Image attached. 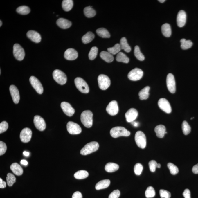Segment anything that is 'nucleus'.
Here are the masks:
<instances>
[{
    "label": "nucleus",
    "instance_id": "obj_7",
    "mask_svg": "<svg viewBox=\"0 0 198 198\" xmlns=\"http://www.w3.org/2000/svg\"><path fill=\"white\" fill-rule=\"evenodd\" d=\"M98 80L99 87L101 90H107L111 85V80L107 75H100L98 78Z\"/></svg>",
    "mask_w": 198,
    "mask_h": 198
},
{
    "label": "nucleus",
    "instance_id": "obj_54",
    "mask_svg": "<svg viewBox=\"0 0 198 198\" xmlns=\"http://www.w3.org/2000/svg\"><path fill=\"white\" fill-rule=\"evenodd\" d=\"M83 196L82 193L79 192H76L72 195V198H82Z\"/></svg>",
    "mask_w": 198,
    "mask_h": 198
},
{
    "label": "nucleus",
    "instance_id": "obj_21",
    "mask_svg": "<svg viewBox=\"0 0 198 198\" xmlns=\"http://www.w3.org/2000/svg\"><path fill=\"white\" fill-rule=\"evenodd\" d=\"M64 56L65 59L68 60H73L78 57V53L74 49L70 48L65 51Z\"/></svg>",
    "mask_w": 198,
    "mask_h": 198
},
{
    "label": "nucleus",
    "instance_id": "obj_18",
    "mask_svg": "<svg viewBox=\"0 0 198 198\" xmlns=\"http://www.w3.org/2000/svg\"><path fill=\"white\" fill-rule=\"evenodd\" d=\"M138 115V112L137 110L135 108H132L128 110L125 113V117L127 122H132L136 119Z\"/></svg>",
    "mask_w": 198,
    "mask_h": 198
},
{
    "label": "nucleus",
    "instance_id": "obj_38",
    "mask_svg": "<svg viewBox=\"0 0 198 198\" xmlns=\"http://www.w3.org/2000/svg\"><path fill=\"white\" fill-rule=\"evenodd\" d=\"M116 60L118 62L128 63L129 62V58L124 53L120 52L117 54Z\"/></svg>",
    "mask_w": 198,
    "mask_h": 198
},
{
    "label": "nucleus",
    "instance_id": "obj_46",
    "mask_svg": "<svg viewBox=\"0 0 198 198\" xmlns=\"http://www.w3.org/2000/svg\"><path fill=\"white\" fill-rule=\"evenodd\" d=\"M169 169L170 170L171 174L172 175H175L179 172V169L175 165L172 163H169L167 164Z\"/></svg>",
    "mask_w": 198,
    "mask_h": 198
},
{
    "label": "nucleus",
    "instance_id": "obj_48",
    "mask_svg": "<svg viewBox=\"0 0 198 198\" xmlns=\"http://www.w3.org/2000/svg\"><path fill=\"white\" fill-rule=\"evenodd\" d=\"M157 162L155 160H152L150 161L149 165L150 171L152 172H154L156 171V168H157Z\"/></svg>",
    "mask_w": 198,
    "mask_h": 198
},
{
    "label": "nucleus",
    "instance_id": "obj_36",
    "mask_svg": "<svg viewBox=\"0 0 198 198\" xmlns=\"http://www.w3.org/2000/svg\"><path fill=\"white\" fill-rule=\"evenodd\" d=\"M89 175L88 172L87 171L82 170L75 173L74 176L77 179H82L87 178Z\"/></svg>",
    "mask_w": 198,
    "mask_h": 198
},
{
    "label": "nucleus",
    "instance_id": "obj_63",
    "mask_svg": "<svg viewBox=\"0 0 198 198\" xmlns=\"http://www.w3.org/2000/svg\"><path fill=\"white\" fill-rule=\"evenodd\" d=\"M1 70H0V73L1 74Z\"/></svg>",
    "mask_w": 198,
    "mask_h": 198
},
{
    "label": "nucleus",
    "instance_id": "obj_27",
    "mask_svg": "<svg viewBox=\"0 0 198 198\" xmlns=\"http://www.w3.org/2000/svg\"><path fill=\"white\" fill-rule=\"evenodd\" d=\"M100 56L102 59L107 62H112L114 60L113 55L108 51H102L100 53Z\"/></svg>",
    "mask_w": 198,
    "mask_h": 198
},
{
    "label": "nucleus",
    "instance_id": "obj_33",
    "mask_svg": "<svg viewBox=\"0 0 198 198\" xmlns=\"http://www.w3.org/2000/svg\"><path fill=\"white\" fill-rule=\"evenodd\" d=\"M62 6L64 10L68 12L73 8V1L72 0H64L62 1Z\"/></svg>",
    "mask_w": 198,
    "mask_h": 198
},
{
    "label": "nucleus",
    "instance_id": "obj_9",
    "mask_svg": "<svg viewBox=\"0 0 198 198\" xmlns=\"http://www.w3.org/2000/svg\"><path fill=\"white\" fill-rule=\"evenodd\" d=\"M143 71L138 68H135L129 72L128 77L132 81H137L140 80L143 77Z\"/></svg>",
    "mask_w": 198,
    "mask_h": 198
},
{
    "label": "nucleus",
    "instance_id": "obj_55",
    "mask_svg": "<svg viewBox=\"0 0 198 198\" xmlns=\"http://www.w3.org/2000/svg\"><path fill=\"white\" fill-rule=\"evenodd\" d=\"M6 183L5 181H3L2 178H0V188H5L6 187Z\"/></svg>",
    "mask_w": 198,
    "mask_h": 198
},
{
    "label": "nucleus",
    "instance_id": "obj_49",
    "mask_svg": "<svg viewBox=\"0 0 198 198\" xmlns=\"http://www.w3.org/2000/svg\"><path fill=\"white\" fill-rule=\"evenodd\" d=\"M160 195L161 198H170L171 197V193L170 192L163 189L160 190Z\"/></svg>",
    "mask_w": 198,
    "mask_h": 198
},
{
    "label": "nucleus",
    "instance_id": "obj_52",
    "mask_svg": "<svg viewBox=\"0 0 198 198\" xmlns=\"http://www.w3.org/2000/svg\"><path fill=\"white\" fill-rule=\"evenodd\" d=\"M120 194V191L118 190H114L112 193L110 194L109 198H118Z\"/></svg>",
    "mask_w": 198,
    "mask_h": 198
},
{
    "label": "nucleus",
    "instance_id": "obj_13",
    "mask_svg": "<svg viewBox=\"0 0 198 198\" xmlns=\"http://www.w3.org/2000/svg\"><path fill=\"white\" fill-rule=\"evenodd\" d=\"M158 104L160 109L167 114H170L172 111L170 104L165 98H160L158 101Z\"/></svg>",
    "mask_w": 198,
    "mask_h": 198
},
{
    "label": "nucleus",
    "instance_id": "obj_2",
    "mask_svg": "<svg viewBox=\"0 0 198 198\" xmlns=\"http://www.w3.org/2000/svg\"><path fill=\"white\" fill-rule=\"evenodd\" d=\"M130 134L129 131L123 127H114L110 131V134L114 138H117L121 136H130Z\"/></svg>",
    "mask_w": 198,
    "mask_h": 198
},
{
    "label": "nucleus",
    "instance_id": "obj_53",
    "mask_svg": "<svg viewBox=\"0 0 198 198\" xmlns=\"http://www.w3.org/2000/svg\"><path fill=\"white\" fill-rule=\"evenodd\" d=\"M183 195L185 198H191L190 191L189 189H185L183 193Z\"/></svg>",
    "mask_w": 198,
    "mask_h": 198
},
{
    "label": "nucleus",
    "instance_id": "obj_19",
    "mask_svg": "<svg viewBox=\"0 0 198 198\" xmlns=\"http://www.w3.org/2000/svg\"><path fill=\"white\" fill-rule=\"evenodd\" d=\"M9 90L14 102L16 104H18L20 100V96L17 87L12 85L10 87Z\"/></svg>",
    "mask_w": 198,
    "mask_h": 198
},
{
    "label": "nucleus",
    "instance_id": "obj_28",
    "mask_svg": "<svg viewBox=\"0 0 198 198\" xmlns=\"http://www.w3.org/2000/svg\"><path fill=\"white\" fill-rule=\"evenodd\" d=\"M161 31L165 37H169L171 35V29L170 26L168 23L164 24L161 26Z\"/></svg>",
    "mask_w": 198,
    "mask_h": 198
},
{
    "label": "nucleus",
    "instance_id": "obj_23",
    "mask_svg": "<svg viewBox=\"0 0 198 198\" xmlns=\"http://www.w3.org/2000/svg\"><path fill=\"white\" fill-rule=\"evenodd\" d=\"M57 24L60 27L64 29H68L72 26L71 22L64 18H60L57 21Z\"/></svg>",
    "mask_w": 198,
    "mask_h": 198
},
{
    "label": "nucleus",
    "instance_id": "obj_14",
    "mask_svg": "<svg viewBox=\"0 0 198 198\" xmlns=\"http://www.w3.org/2000/svg\"><path fill=\"white\" fill-rule=\"evenodd\" d=\"M33 122L36 128L39 130L43 131L45 129L46 124L44 118L40 116H35Z\"/></svg>",
    "mask_w": 198,
    "mask_h": 198
},
{
    "label": "nucleus",
    "instance_id": "obj_51",
    "mask_svg": "<svg viewBox=\"0 0 198 198\" xmlns=\"http://www.w3.org/2000/svg\"><path fill=\"white\" fill-rule=\"evenodd\" d=\"M7 150L6 144L4 142L0 141V155L2 156L5 154Z\"/></svg>",
    "mask_w": 198,
    "mask_h": 198
},
{
    "label": "nucleus",
    "instance_id": "obj_8",
    "mask_svg": "<svg viewBox=\"0 0 198 198\" xmlns=\"http://www.w3.org/2000/svg\"><path fill=\"white\" fill-rule=\"evenodd\" d=\"M13 53L15 58L18 60L22 61L24 59L25 51L19 44H15L14 45Z\"/></svg>",
    "mask_w": 198,
    "mask_h": 198
},
{
    "label": "nucleus",
    "instance_id": "obj_4",
    "mask_svg": "<svg viewBox=\"0 0 198 198\" xmlns=\"http://www.w3.org/2000/svg\"><path fill=\"white\" fill-rule=\"evenodd\" d=\"M75 83L77 88L79 91L83 93L87 94L89 91V88L87 84L82 78H76L75 79Z\"/></svg>",
    "mask_w": 198,
    "mask_h": 198
},
{
    "label": "nucleus",
    "instance_id": "obj_37",
    "mask_svg": "<svg viewBox=\"0 0 198 198\" xmlns=\"http://www.w3.org/2000/svg\"><path fill=\"white\" fill-rule=\"evenodd\" d=\"M181 48L183 50H187L192 47L193 43L190 40H186L182 39L180 40Z\"/></svg>",
    "mask_w": 198,
    "mask_h": 198
},
{
    "label": "nucleus",
    "instance_id": "obj_60",
    "mask_svg": "<svg viewBox=\"0 0 198 198\" xmlns=\"http://www.w3.org/2000/svg\"><path fill=\"white\" fill-rule=\"evenodd\" d=\"M165 0H159L158 1L160 3H164V2L165 1Z\"/></svg>",
    "mask_w": 198,
    "mask_h": 198
},
{
    "label": "nucleus",
    "instance_id": "obj_31",
    "mask_svg": "<svg viewBox=\"0 0 198 198\" xmlns=\"http://www.w3.org/2000/svg\"><path fill=\"white\" fill-rule=\"evenodd\" d=\"M120 44L121 49L124 50V51L127 53H129L131 51V47L128 44L125 37H123L121 39Z\"/></svg>",
    "mask_w": 198,
    "mask_h": 198
},
{
    "label": "nucleus",
    "instance_id": "obj_17",
    "mask_svg": "<svg viewBox=\"0 0 198 198\" xmlns=\"http://www.w3.org/2000/svg\"><path fill=\"white\" fill-rule=\"evenodd\" d=\"M61 107L63 112L68 116H72L74 114L75 110L69 103L63 102L61 103Z\"/></svg>",
    "mask_w": 198,
    "mask_h": 198
},
{
    "label": "nucleus",
    "instance_id": "obj_42",
    "mask_svg": "<svg viewBox=\"0 0 198 198\" xmlns=\"http://www.w3.org/2000/svg\"><path fill=\"white\" fill-rule=\"evenodd\" d=\"M182 127L183 132L184 134L187 135L190 133L191 132V127L189 124L186 121H184L182 123Z\"/></svg>",
    "mask_w": 198,
    "mask_h": 198
},
{
    "label": "nucleus",
    "instance_id": "obj_29",
    "mask_svg": "<svg viewBox=\"0 0 198 198\" xmlns=\"http://www.w3.org/2000/svg\"><path fill=\"white\" fill-rule=\"evenodd\" d=\"M150 89V87L147 86L139 91V96L140 100H145L148 98Z\"/></svg>",
    "mask_w": 198,
    "mask_h": 198
},
{
    "label": "nucleus",
    "instance_id": "obj_58",
    "mask_svg": "<svg viewBox=\"0 0 198 198\" xmlns=\"http://www.w3.org/2000/svg\"><path fill=\"white\" fill-rule=\"evenodd\" d=\"M132 125H133L135 127H137L139 125V123L136 122H134H134H132Z\"/></svg>",
    "mask_w": 198,
    "mask_h": 198
},
{
    "label": "nucleus",
    "instance_id": "obj_20",
    "mask_svg": "<svg viewBox=\"0 0 198 198\" xmlns=\"http://www.w3.org/2000/svg\"><path fill=\"white\" fill-rule=\"evenodd\" d=\"M186 15L184 11L181 10L179 11L177 16V24L179 27H183L186 23Z\"/></svg>",
    "mask_w": 198,
    "mask_h": 198
},
{
    "label": "nucleus",
    "instance_id": "obj_56",
    "mask_svg": "<svg viewBox=\"0 0 198 198\" xmlns=\"http://www.w3.org/2000/svg\"><path fill=\"white\" fill-rule=\"evenodd\" d=\"M192 170L193 173L198 174V163L194 166Z\"/></svg>",
    "mask_w": 198,
    "mask_h": 198
},
{
    "label": "nucleus",
    "instance_id": "obj_34",
    "mask_svg": "<svg viewBox=\"0 0 198 198\" xmlns=\"http://www.w3.org/2000/svg\"><path fill=\"white\" fill-rule=\"evenodd\" d=\"M84 12L86 17L88 18L94 17L96 15L95 10L91 6L86 7L84 9Z\"/></svg>",
    "mask_w": 198,
    "mask_h": 198
},
{
    "label": "nucleus",
    "instance_id": "obj_61",
    "mask_svg": "<svg viewBox=\"0 0 198 198\" xmlns=\"http://www.w3.org/2000/svg\"><path fill=\"white\" fill-rule=\"evenodd\" d=\"M161 167V165L160 164H157V168H160Z\"/></svg>",
    "mask_w": 198,
    "mask_h": 198
},
{
    "label": "nucleus",
    "instance_id": "obj_57",
    "mask_svg": "<svg viewBox=\"0 0 198 198\" xmlns=\"http://www.w3.org/2000/svg\"><path fill=\"white\" fill-rule=\"evenodd\" d=\"M21 163L23 164V165H28V162L26 160H21Z\"/></svg>",
    "mask_w": 198,
    "mask_h": 198
},
{
    "label": "nucleus",
    "instance_id": "obj_12",
    "mask_svg": "<svg viewBox=\"0 0 198 198\" xmlns=\"http://www.w3.org/2000/svg\"><path fill=\"white\" fill-rule=\"evenodd\" d=\"M30 84L33 88L39 94H42L44 92V89L39 80L34 76L30 77Z\"/></svg>",
    "mask_w": 198,
    "mask_h": 198
},
{
    "label": "nucleus",
    "instance_id": "obj_59",
    "mask_svg": "<svg viewBox=\"0 0 198 198\" xmlns=\"http://www.w3.org/2000/svg\"><path fill=\"white\" fill-rule=\"evenodd\" d=\"M23 154L26 156H28L30 155V153L26 151L24 152Z\"/></svg>",
    "mask_w": 198,
    "mask_h": 198
},
{
    "label": "nucleus",
    "instance_id": "obj_11",
    "mask_svg": "<svg viewBox=\"0 0 198 198\" xmlns=\"http://www.w3.org/2000/svg\"><path fill=\"white\" fill-rule=\"evenodd\" d=\"M167 86L169 91L174 94L176 91V83L175 78L171 73H169L167 77Z\"/></svg>",
    "mask_w": 198,
    "mask_h": 198
},
{
    "label": "nucleus",
    "instance_id": "obj_3",
    "mask_svg": "<svg viewBox=\"0 0 198 198\" xmlns=\"http://www.w3.org/2000/svg\"><path fill=\"white\" fill-rule=\"evenodd\" d=\"M99 145L97 142L93 141L87 143L80 150V154L83 155H87L94 152L98 150Z\"/></svg>",
    "mask_w": 198,
    "mask_h": 198
},
{
    "label": "nucleus",
    "instance_id": "obj_30",
    "mask_svg": "<svg viewBox=\"0 0 198 198\" xmlns=\"http://www.w3.org/2000/svg\"><path fill=\"white\" fill-rule=\"evenodd\" d=\"M119 168V165L113 163H109L105 165V169L108 172H113L118 170Z\"/></svg>",
    "mask_w": 198,
    "mask_h": 198
},
{
    "label": "nucleus",
    "instance_id": "obj_16",
    "mask_svg": "<svg viewBox=\"0 0 198 198\" xmlns=\"http://www.w3.org/2000/svg\"><path fill=\"white\" fill-rule=\"evenodd\" d=\"M118 103L116 101H112L111 102L106 108L107 112L111 116H115L117 115L118 112Z\"/></svg>",
    "mask_w": 198,
    "mask_h": 198
},
{
    "label": "nucleus",
    "instance_id": "obj_41",
    "mask_svg": "<svg viewBox=\"0 0 198 198\" xmlns=\"http://www.w3.org/2000/svg\"><path fill=\"white\" fill-rule=\"evenodd\" d=\"M121 49L120 46V44H116L114 47H110L107 49L108 52L112 54V55H115L118 54L120 52Z\"/></svg>",
    "mask_w": 198,
    "mask_h": 198
},
{
    "label": "nucleus",
    "instance_id": "obj_10",
    "mask_svg": "<svg viewBox=\"0 0 198 198\" xmlns=\"http://www.w3.org/2000/svg\"><path fill=\"white\" fill-rule=\"evenodd\" d=\"M66 127L68 132L71 134H79L82 132V129L80 125L73 122H68Z\"/></svg>",
    "mask_w": 198,
    "mask_h": 198
},
{
    "label": "nucleus",
    "instance_id": "obj_25",
    "mask_svg": "<svg viewBox=\"0 0 198 198\" xmlns=\"http://www.w3.org/2000/svg\"><path fill=\"white\" fill-rule=\"evenodd\" d=\"M154 131L156 134V136L157 137L159 138H163L165 134V127L163 125H157L155 128Z\"/></svg>",
    "mask_w": 198,
    "mask_h": 198
},
{
    "label": "nucleus",
    "instance_id": "obj_35",
    "mask_svg": "<svg viewBox=\"0 0 198 198\" xmlns=\"http://www.w3.org/2000/svg\"><path fill=\"white\" fill-rule=\"evenodd\" d=\"M96 33L98 35L103 38H109L111 36L109 32L105 28H101L97 29Z\"/></svg>",
    "mask_w": 198,
    "mask_h": 198
},
{
    "label": "nucleus",
    "instance_id": "obj_47",
    "mask_svg": "<svg viewBox=\"0 0 198 198\" xmlns=\"http://www.w3.org/2000/svg\"><path fill=\"white\" fill-rule=\"evenodd\" d=\"M143 166L140 163H137L135 165L134 167V171L135 174L137 175H140L143 171Z\"/></svg>",
    "mask_w": 198,
    "mask_h": 198
},
{
    "label": "nucleus",
    "instance_id": "obj_22",
    "mask_svg": "<svg viewBox=\"0 0 198 198\" xmlns=\"http://www.w3.org/2000/svg\"><path fill=\"white\" fill-rule=\"evenodd\" d=\"M27 37L34 42L39 43L41 40V36L39 33L34 30H29L26 33Z\"/></svg>",
    "mask_w": 198,
    "mask_h": 198
},
{
    "label": "nucleus",
    "instance_id": "obj_6",
    "mask_svg": "<svg viewBox=\"0 0 198 198\" xmlns=\"http://www.w3.org/2000/svg\"><path fill=\"white\" fill-rule=\"evenodd\" d=\"M135 141L136 145L139 147L144 149L146 145V139L145 135L141 131H138L135 136Z\"/></svg>",
    "mask_w": 198,
    "mask_h": 198
},
{
    "label": "nucleus",
    "instance_id": "obj_5",
    "mask_svg": "<svg viewBox=\"0 0 198 198\" xmlns=\"http://www.w3.org/2000/svg\"><path fill=\"white\" fill-rule=\"evenodd\" d=\"M53 76L54 80L59 84L64 85L66 83V75L62 71L58 69L55 70L53 72Z\"/></svg>",
    "mask_w": 198,
    "mask_h": 198
},
{
    "label": "nucleus",
    "instance_id": "obj_43",
    "mask_svg": "<svg viewBox=\"0 0 198 198\" xmlns=\"http://www.w3.org/2000/svg\"><path fill=\"white\" fill-rule=\"evenodd\" d=\"M7 184L9 186H12L13 184L16 182V178L15 176L12 173H8L7 174L6 177Z\"/></svg>",
    "mask_w": 198,
    "mask_h": 198
},
{
    "label": "nucleus",
    "instance_id": "obj_50",
    "mask_svg": "<svg viewBox=\"0 0 198 198\" xmlns=\"http://www.w3.org/2000/svg\"><path fill=\"white\" fill-rule=\"evenodd\" d=\"M8 124L6 121H3L0 124V133H3L8 129Z\"/></svg>",
    "mask_w": 198,
    "mask_h": 198
},
{
    "label": "nucleus",
    "instance_id": "obj_39",
    "mask_svg": "<svg viewBox=\"0 0 198 198\" xmlns=\"http://www.w3.org/2000/svg\"><path fill=\"white\" fill-rule=\"evenodd\" d=\"M17 12L22 15H26L30 12V9L28 7L26 6H22L17 8L16 10Z\"/></svg>",
    "mask_w": 198,
    "mask_h": 198
},
{
    "label": "nucleus",
    "instance_id": "obj_32",
    "mask_svg": "<svg viewBox=\"0 0 198 198\" xmlns=\"http://www.w3.org/2000/svg\"><path fill=\"white\" fill-rule=\"evenodd\" d=\"M95 36L91 32H88L82 37V41L84 44H88L94 39Z\"/></svg>",
    "mask_w": 198,
    "mask_h": 198
},
{
    "label": "nucleus",
    "instance_id": "obj_62",
    "mask_svg": "<svg viewBox=\"0 0 198 198\" xmlns=\"http://www.w3.org/2000/svg\"><path fill=\"white\" fill-rule=\"evenodd\" d=\"M2 21H1H1H0V26H1H1H2Z\"/></svg>",
    "mask_w": 198,
    "mask_h": 198
},
{
    "label": "nucleus",
    "instance_id": "obj_24",
    "mask_svg": "<svg viewBox=\"0 0 198 198\" xmlns=\"http://www.w3.org/2000/svg\"><path fill=\"white\" fill-rule=\"evenodd\" d=\"M11 170L14 174L17 176H20L23 174V168L21 166L17 163H14L10 166Z\"/></svg>",
    "mask_w": 198,
    "mask_h": 198
},
{
    "label": "nucleus",
    "instance_id": "obj_1",
    "mask_svg": "<svg viewBox=\"0 0 198 198\" xmlns=\"http://www.w3.org/2000/svg\"><path fill=\"white\" fill-rule=\"evenodd\" d=\"M93 114L91 111L89 110L85 111L81 115V121L86 127H91L93 123Z\"/></svg>",
    "mask_w": 198,
    "mask_h": 198
},
{
    "label": "nucleus",
    "instance_id": "obj_15",
    "mask_svg": "<svg viewBox=\"0 0 198 198\" xmlns=\"http://www.w3.org/2000/svg\"><path fill=\"white\" fill-rule=\"evenodd\" d=\"M32 132L28 128H25L21 131L20 138L23 143H27L30 141L31 138Z\"/></svg>",
    "mask_w": 198,
    "mask_h": 198
},
{
    "label": "nucleus",
    "instance_id": "obj_26",
    "mask_svg": "<svg viewBox=\"0 0 198 198\" xmlns=\"http://www.w3.org/2000/svg\"><path fill=\"white\" fill-rule=\"evenodd\" d=\"M111 183L109 179H105L98 182L96 185V189L97 190L105 189L108 187Z\"/></svg>",
    "mask_w": 198,
    "mask_h": 198
},
{
    "label": "nucleus",
    "instance_id": "obj_45",
    "mask_svg": "<svg viewBox=\"0 0 198 198\" xmlns=\"http://www.w3.org/2000/svg\"><path fill=\"white\" fill-rule=\"evenodd\" d=\"M145 194L146 198H151L154 197L155 196L156 192L153 187L150 186L147 188Z\"/></svg>",
    "mask_w": 198,
    "mask_h": 198
},
{
    "label": "nucleus",
    "instance_id": "obj_40",
    "mask_svg": "<svg viewBox=\"0 0 198 198\" xmlns=\"http://www.w3.org/2000/svg\"><path fill=\"white\" fill-rule=\"evenodd\" d=\"M134 53L137 59L141 61H143L145 60V57L140 50L138 46H136L135 47Z\"/></svg>",
    "mask_w": 198,
    "mask_h": 198
},
{
    "label": "nucleus",
    "instance_id": "obj_44",
    "mask_svg": "<svg viewBox=\"0 0 198 198\" xmlns=\"http://www.w3.org/2000/svg\"><path fill=\"white\" fill-rule=\"evenodd\" d=\"M98 52V48L97 47H92L89 54V59L93 60L95 59L97 57Z\"/></svg>",
    "mask_w": 198,
    "mask_h": 198
}]
</instances>
